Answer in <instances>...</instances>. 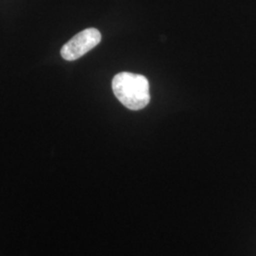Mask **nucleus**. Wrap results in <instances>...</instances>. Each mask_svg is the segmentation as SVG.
<instances>
[{"mask_svg": "<svg viewBox=\"0 0 256 256\" xmlns=\"http://www.w3.org/2000/svg\"><path fill=\"white\" fill-rule=\"evenodd\" d=\"M101 32L94 28H90L72 37L61 50L64 60L74 61L82 57L101 42Z\"/></svg>", "mask_w": 256, "mask_h": 256, "instance_id": "2", "label": "nucleus"}, {"mask_svg": "<svg viewBox=\"0 0 256 256\" xmlns=\"http://www.w3.org/2000/svg\"><path fill=\"white\" fill-rule=\"evenodd\" d=\"M112 90L128 110H142L150 102L149 82L140 74L120 72L112 80Z\"/></svg>", "mask_w": 256, "mask_h": 256, "instance_id": "1", "label": "nucleus"}]
</instances>
